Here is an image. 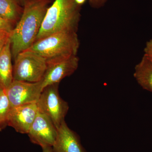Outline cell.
Wrapping results in <instances>:
<instances>
[{
	"label": "cell",
	"instance_id": "52a82bcc",
	"mask_svg": "<svg viewBox=\"0 0 152 152\" xmlns=\"http://www.w3.org/2000/svg\"><path fill=\"white\" fill-rule=\"evenodd\" d=\"M57 133L58 129L50 118L39 112L28 134L33 143L42 148L53 147Z\"/></svg>",
	"mask_w": 152,
	"mask_h": 152
},
{
	"label": "cell",
	"instance_id": "5bb4252c",
	"mask_svg": "<svg viewBox=\"0 0 152 152\" xmlns=\"http://www.w3.org/2000/svg\"><path fill=\"white\" fill-rule=\"evenodd\" d=\"M11 108L5 90L0 88V132L8 126V120Z\"/></svg>",
	"mask_w": 152,
	"mask_h": 152
},
{
	"label": "cell",
	"instance_id": "9c48e42d",
	"mask_svg": "<svg viewBox=\"0 0 152 152\" xmlns=\"http://www.w3.org/2000/svg\"><path fill=\"white\" fill-rule=\"evenodd\" d=\"M39 110L37 103L27 104L11 108L8 126L18 132L28 134Z\"/></svg>",
	"mask_w": 152,
	"mask_h": 152
},
{
	"label": "cell",
	"instance_id": "ac0fdd59",
	"mask_svg": "<svg viewBox=\"0 0 152 152\" xmlns=\"http://www.w3.org/2000/svg\"><path fill=\"white\" fill-rule=\"evenodd\" d=\"M10 34L9 33L0 32V52L10 40Z\"/></svg>",
	"mask_w": 152,
	"mask_h": 152
},
{
	"label": "cell",
	"instance_id": "e0dca14e",
	"mask_svg": "<svg viewBox=\"0 0 152 152\" xmlns=\"http://www.w3.org/2000/svg\"><path fill=\"white\" fill-rule=\"evenodd\" d=\"M144 53V56L152 62V39L147 42Z\"/></svg>",
	"mask_w": 152,
	"mask_h": 152
},
{
	"label": "cell",
	"instance_id": "ba28073f",
	"mask_svg": "<svg viewBox=\"0 0 152 152\" xmlns=\"http://www.w3.org/2000/svg\"><path fill=\"white\" fill-rule=\"evenodd\" d=\"M79 63V58L76 55L48 64L41 80L43 88L49 85L59 83L63 79L72 75L78 67Z\"/></svg>",
	"mask_w": 152,
	"mask_h": 152
},
{
	"label": "cell",
	"instance_id": "ffe728a7",
	"mask_svg": "<svg viewBox=\"0 0 152 152\" xmlns=\"http://www.w3.org/2000/svg\"><path fill=\"white\" fill-rule=\"evenodd\" d=\"M15 1L23 7L24 5L25 1H26V0H15Z\"/></svg>",
	"mask_w": 152,
	"mask_h": 152
},
{
	"label": "cell",
	"instance_id": "7c38bea8",
	"mask_svg": "<svg viewBox=\"0 0 152 152\" xmlns=\"http://www.w3.org/2000/svg\"><path fill=\"white\" fill-rule=\"evenodd\" d=\"M134 76L143 88L152 92V62L144 55L135 67Z\"/></svg>",
	"mask_w": 152,
	"mask_h": 152
},
{
	"label": "cell",
	"instance_id": "6da1fadb",
	"mask_svg": "<svg viewBox=\"0 0 152 152\" xmlns=\"http://www.w3.org/2000/svg\"><path fill=\"white\" fill-rule=\"evenodd\" d=\"M53 0H26L21 17L10 36L11 51L15 59L35 42L49 5Z\"/></svg>",
	"mask_w": 152,
	"mask_h": 152
},
{
	"label": "cell",
	"instance_id": "8fae6325",
	"mask_svg": "<svg viewBox=\"0 0 152 152\" xmlns=\"http://www.w3.org/2000/svg\"><path fill=\"white\" fill-rule=\"evenodd\" d=\"M10 40L0 52V88L6 90L13 81Z\"/></svg>",
	"mask_w": 152,
	"mask_h": 152
},
{
	"label": "cell",
	"instance_id": "9a60e30c",
	"mask_svg": "<svg viewBox=\"0 0 152 152\" xmlns=\"http://www.w3.org/2000/svg\"><path fill=\"white\" fill-rule=\"evenodd\" d=\"M108 1V0H75V1L78 5L82 7L87 1H88L91 7L98 9L103 7Z\"/></svg>",
	"mask_w": 152,
	"mask_h": 152
},
{
	"label": "cell",
	"instance_id": "d6986e66",
	"mask_svg": "<svg viewBox=\"0 0 152 152\" xmlns=\"http://www.w3.org/2000/svg\"><path fill=\"white\" fill-rule=\"evenodd\" d=\"M42 152H55L52 147H45L42 148Z\"/></svg>",
	"mask_w": 152,
	"mask_h": 152
},
{
	"label": "cell",
	"instance_id": "4fadbf2b",
	"mask_svg": "<svg viewBox=\"0 0 152 152\" xmlns=\"http://www.w3.org/2000/svg\"><path fill=\"white\" fill-rule=\"evenodd\" d=\"M23 10L15 0H0V16L13 26L18 22Z\"/></svg>",
	"mask_w": 152,
	"mask_h": 152
},
{
	"label": "cell",
	"instance_id": "5b68a950",
	"mask_svg": "<svg viewBox=\"0 0 152 152\" xmlns=\"http://www.w3.org/2000/svg\"><path fill=\"white\" fill-rule=\"evenodd\" d=\"M58 86L56 83L45 87L37 103L39 112L48 116L57 129L64 121L69 109L68 103L60 96Z\"/></svg>",
	"mask_w": 152,
	"mask_h": 152
},
{
	"label": "cell",
	"instance_id": "2e32d148",
	"mask_svg": "<svg viewBox=\"0 0 152 152\" xmlns=\"http://www.w3.org/2000/svg\"><path fill=\"white\" fill-rule=\"evenodd\" d=\"M13 26L0 16V32L11 34L14 28Z\"/></svg>",
	"mask_w": 152,
	"mask_h": 152
},
{
	"label": "cell",
	"instance_id": "30bf717a",
	"mask_svg": "<svg viewBox=\"0 0 152 152\" xmlns=\"http://www.w3.org/2000/svg\"><path fill=\"white\" fill-rule=\"evenodd\" d=\"M53 150L55 152H86L77 134L64 121L58 129Z\"/></svg>",
	"mask_w": 152,
	"mask_h": 152
},
{
	"label": "cell",
	"instance_id": "7a4b0ae2",
	"mask_svg": "<svg viewBox=\"0 0 152 152\" xmlns=\"http://www.w3.org/2000/svg\"><path fill=\"white\" fill-rule=\"evenodd\" d=\"M81 10L75 0H54L48 9L36 41L63 31L77 32Z\"/></svg>",
	"mask_w": 152,
	"mask_h": 152
},
{
	"label": "cell",
	"instance_id": "277c9868",
	"mask_svg": "<svg viewBox=\"0 0 152 152\" xmlns=\"http://www.w3.org/2000/svg\"><path fill=\"white\" fill-rule=\"evenodd\" d=\"M13 80L37 83L42 80L46 70V60L29 50L21 52L15 59Z\"/></svg>",
	"mask_w": 152,
	"mask_h": 152
},
{
	"label": "cell",
	"instance_id": "8992f818",
	"mask_svg": "<svg viewBox=\"0 0 152 152\" xmlns=\"http://www.w3.org/2000/svg\"><path fill=\"white\" fill-rule=\"evenodd\" d=\"M42 82L13 80L5 90L11 108L37 103L42 91Z\"/></svg>",
	"mask_w": 152,
	"mask_h": 152
},
{
	"label": "cell",
	"instance_id": "3957f363",
	"mask_svg": "<svg viewBox=\"0 0 152 152\" xmlns=\"http://www.w3.org/2000/svg\"><path fill=\"white\" fill-rule=\"evenodd\" d=\"M79 47L77 32L63 31L37 40L28 50L42 56L49 64L76 56Z\"/></svg>",
	"mask_w": 152,
	"mask_h": 152
}]
</instances>
